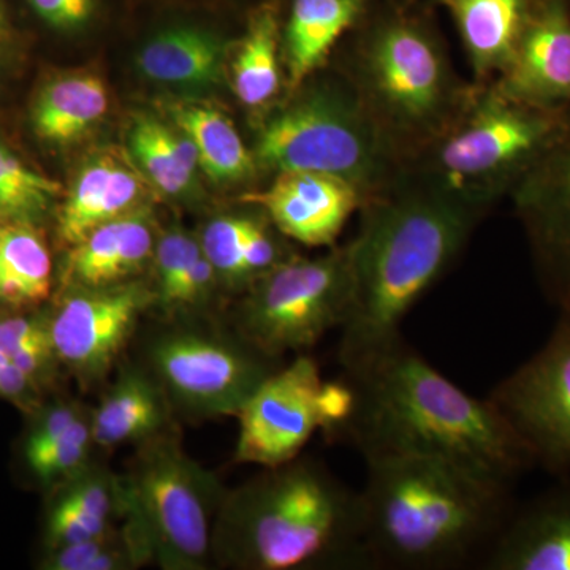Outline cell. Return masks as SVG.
I'll list each match as a JSON object with an SVG mask.
<instances>
[{
  "mask_svg": "<svg viewBox=\"0 0 570 570\" xmlns=\"http://www.w3.org/2000/svg\"><path fill=\"white\" fill-rule=\"evenodd\" d=\"M151 307H156V295L141 283L70 287L48 318L59 363L82 385L102 381Z\"/></svg>",
  "mask_w": 570,
  "mask_h": 570,
  "instance_id": "13",
  "label": "cell"
},
{
  "mask_svg": "<svg viewBox=\"0 0 570 570\" xmlns=\"http://www.w3.org/2000/svg\"><path fill=\"white\" fill-rule=\"evenodd\" d=\"M50 250L31 223L0 225V299L39 305L51 294Z\"/></svg>",
  "mask_w": 570,
  "mask_h": 570,
  "instance_id": "27",
  "label": "cell"
},
{
  "mask_svg": "<svg viewBox=\"0 0 570 570\" xmlns=\"http://www.w3.org/2000/svg\"><path fill=\"white\" fill-rule=\"evenodd\" d=\"M239 200L261 208L285 238L309 247L335 246L352 214L366 204L352 184L314 171H281L268 187Z\"/></svg>",
  "mask_w": 570,
  "mask_h": 570,
  "instance_id": "15",
  "label": "cell"
},
{
  "mask_svg": "<svg viewBox=\"0 0 570 570\" xmlns=\"http://www.w3.org/2000/svg\"><path fill=\"white\" fill-rule=\"evenodd\" d=\"M491 403L508 420L535 464L570 471V311L546 346L494 389Z\"/></svg>",
  "mask_w": 570,
  "mask_h": 570,
  "instance_id": "12",
  "label": "cell"
},
{
  "mask_svg": "<svg viewBox=\"0 0 570 570\" xmlns=\"http://www.w3.org/2000/svg\"><path fill=\"white\" fill-rule=\"evenodd\" d=\"M224 41L197 28H174L157 33L138 56V67L149 80L164 85L205 88L220 81Z\"/></svg>",
  "mask_w": 570,
  "mask_h": 570,
  "instance_id": "23",
  "label": "cell"
},
{
  "mask_svg": "<svg viewBox=\"0 0 570 570\" xmlns=\"http://www.w3.org/2000/svg\"><path fill=\"white\" fill-rule=\"evenodd\" d=\"M96 448L91 431V414L75 422L62 438L43 448L24 452L32 474L43 483L63 482L88 466Z\"/></svg>",
  "mask_w": 570,
  "mask_h": 570,
  "instance_id": "32",
  "label": "cell"
},
{
  "mask_svg": "<svg viewBox=\"0 0 570 570\" xmlns=\"http://www.w3.org/2000/svg\"><path fill=\"white\" fill-rule=\"evenodd\" d=\"M348 37L344 77L407 170L460 115L474 85L460 80L419 0H373Z\"/></svg>",
  "mask_w": 570,
  "mask_h": 570,
  "instance_id": "5",
  "label": "cell"
},
{
  "mask_svg": "<svg viewBox=\"0 0 570 570\" xmlns=\"http://www.w3.org/2000/svg\"><path fill=\"white\" fill-rule=\"evenodd\" d=\"M279 6L276 0H268L250 13L232 66V86L247 108H264L279 94Z\"/></svg>",
  "mask_w": 570,
  "mask_h": 570,
  "instance_id": "26",
  "label": "cell"
},
{
  "mask_svg": "<svg viewBox=\"0 0 570 570\" xmlns=\"http://www.w3.org/2000/svg\"><path fill=\"white\" fill-rule=\"evenodd\" d=\"M32 10L56 29L80 28L92 17L94 0H29Z\"/></svg>",
  "mask_w": 570,
  "mask_h": 570,
  "instance_id": "37",
  "label": "cell"
},
{
  "mask_svg": "<svg viewBox=\"0 0 570 570\" xmlns=\"http://www.w3.org/2000/svg\"><path fill=\"white\" fill-rule=\"evenodd\" d=\"M130 146L138 163L160 193L181 197L193 186V171L179 160L175 132L151 118L137 119L130 132Z\"/></svg>",
  "mask_w": 570,
  "mask_h": 570,
  "instance_id": "29",
  "label": "cell"
},
{
  "mask_svg": "<svg viewBox=\"0 0 570 570\" xmlns=\"http://www.w3.org/2000/svg\"><path fill=\"white\" fill-rule=\"evenodd\" d=\"M449 11L475 85L497 80L508 66L534 0H436Z\"/></svg>",
  "mask_w": 570,
  "mask_h": 570,
  "instance_id": "19",
  "label": "cell"
},
{
  "mask_svg": "<svg viewBox=\"0 0 570 570\" xmlns=\"http://www.w3.org/2000/svg\"><path fill=\"white\" fill-rule=\"evenodd\" d=\"M153 220L141 208L94 228L67 258L70 287L102 288L140 275L156 250ZM69 287V288H70Z\"/></svg>",
  "mask_w": 570,
  "mask_h": 570,
  "instance_id": "18",
  "label": "cell"
},
{
  "mask_svg": "<svg viewBox=\"0 0 570 570\" xmlns=\"http://www.w3.org/2000/svg\"><path fill=\"white\" fill-rule=\"evenodd\" d=\"M7 36V21L6 14H3L2 0H0V41L6 39Z\"/></svg>",
  "mask_w": 570,
  "mask_h": 570,
  "instance_id": "39",
  "label": "cell"
},
{
  "mask_svg": "<svg viewBox=\"0 0 570 570\" xmlns=\"http://www.w3.org/2000/svg\"><path fill=\"white\" fill-rule=\"evenodd\" d=\"M569 119L570 108L521 102L493 82H474L463 110L412 160L406 176L487 212L560 140Z\"/></svg>",
  "mask_w": 570,
  "mask_h": 570,
  "instance_id": "6",
  "label": "cell"
},
{
  "mask_svg": "<svg viewBox=\"0 0 570 570\" xmlns=\"http://www.w3.org/2000/svg\"><path fill=\"white\" fill-rule=\"evenodd\" d=\"M168 115L197 146L200 167L217 183H243L253 178L258 165L235 124L212 105L170 104Z\"/></svg>",
  "mask_w": 570,
  "mask_h": 570,
  "instance_id": "24",
  "label": "cell"
},
{
  "mask_svg": "<svg viewBox=\"0 0 570 570\" xmlns=\"http://www.w3.org/2000/svg\"><path fill=\"white\" fill-rule=\"evenodd\" d=\"M254 214H225L206 225L198 239L205 257L212 262L219 283L228 287L247 288L253 285L246 264V239Z\"/></svg>",
  "mask_w": 570,
  "mask_h": 570,
  "instance_id": "31",
  "label": "cell"
},
{
  "mask_svg": "<svg viewBox=\"0 0 570 570\" xmlns=\"http://www.w3.org/2000/svg\"><path fill=\"white\" fill-rule=\"evenodd\" d=\"M171 406L156 377L146 367L122 366L102 403L91 412L96 448L140 444L170 423Z\"/></svg>",
  "mask_w": 570,
  "mask_h": 570,
  "instance_id": "21",
  "label": "cell"
},
{
  "mask_svg": "<svg viewBox=\"0 0 570 570\" xmlns=\"http://www.w3.org/2000/svg\"><path fill=\"white\" fill-rule=\"evenodd\" d=\"M360 212L358 234L347 245L355 298L341 328L344 370L403 340L404 317L452 266L485 214L409 176Z\"/></svg>",
  "mask_w": 570,
  "mask_h": 570,
  "instance_id": "2",
  "label": "cell"
},
{
  "mask_svg": "<svg viewBox=\"0 0 570 570\" xmlns=\"http://www.w3.org/2000/svg\"><path fill=\"white\" fill-rule=\"evenodd\" d=\"M351 407L346 384H326L317 363L298 354L265 379L239 419L235 461L275 468L299 456L318 428L340 430Z\"/></svg>",
  "mask_w": 570,
  "mask_h": 570,
  "instance_id": "11",
  "label": "cell"
},
{
  "mask_svg": "<svg viewBox=\"0 0 570 570\" xmlns=\"http://www.w3.org/2000/svg\"><path fill=\"white\" fill-rule=\"evenodd\" d=\"M142 184L138 175L112 157H99L86 165L63 202L58 235L75 246L94 228L138 209Z\"/></svg>",
  "mask_w": 570,
  "mask_h": 570,
  "instance_id": "22",
  "label": "cell"
},
{
  "mask_svg": "<svg viewBox=\"0 0 570 570\" xmlns=\"http://www.w3.org/2000/svg\"><path fill=\"white\" fill-rule=\"evenodd\" d=\"M88 414L77 403H59L43 412L39 422L32 428L26 441L24 452L51 444L56 439L62 438L75 422Z\"/></svg>",
  "mask_w": 570,
  "mask_h": 570,
  "instance_id": "35",
  "label": "cell"
},
{
  "mask_svg": "<svg viewBox=\"0 0 570 570\" xmlns=\"http://www.w3.org/2000/svg\"><path fill=\"white\" fill-rule=\"evenodd\" d=\"M483 564L490 570H570V482L510 513Z\"/></svg>",
  "mask_w": 570,
  "mask_h": 570,
  "instance_id": "17",
  "label": "cell"
},
{
  "mask_svg": "<svg viewBox=\"0 0 570 570\" xmlns=\"http://www.w3.org/2000/svg\"><path fill=\"white\" fill-rule=\"evenodd\" d=\"M37 385L33 384L29 376H26L20 367L14 366L13 363H0V397H7L11 401H20V403H29L32 397L33 390Z\"/></svg>",
  "mask_w": 570,
  "mask_h": 570,
  "instance_id": "38",
  "label": "cell"
},
{
  "mask_svg": "<svg viewBox=\"0 0 570 570\" xmlns=\"http://www.w3.org/2000/svg\"><path fill=\"white\" fill-rule=\"evenodd\" d=\"M346 374L343 428L365 459L436 456L508 485L535 464L490 400L468 395L403 340Z\"/></svg>",
  "mask_w": 570,
  "mask_h": 570,
  "instance_id": "1",
  "label": "cell"
},
{
  "mask_svg": "<svg viewBox=\"0 0 570 570\" xmlns=\"http://www.w3.org/2000/svg\"><path fill=\"white\" fill-rule=\"evenodd\" d=\"M239 570L370 568L362 502L314 460L265 468L225 491L213 531V561Z\"/></svg>",
  "mask_w": 570,
  "mask_h": 570,
  "instance_id": "4",
  "label": "cell"
},
{
  "mask_svg": "<svg viewBox=\"0 0 570 570\" xmlns=\"http://www.w3.org/2000/svg\"><path fill=\"white\" fill-rule=\"evenodd\" d=\"M258 129V168L314 171L355 186L366 204L406 176L395 149L367 115L347 78L295 89ZM365 204V205H366Z\"/></svg>",
  "mask_w": 570,
  "mask_h": 570,
  "instance_id": "7",
  "label": "cell"
},
{
  "mask_svg": "<svg viewBox=\"0 0 570 570\" xmlns=\"http://www.w3.org/2000/svg\"><path fill=\"white\" fill-rule=\"evenodd\" d=\"M111 521L94 519L88 513L62 504L52 502L47 519V546L50 550L73 546L85 540L99 538L112 530Z\"/></svg>",
  "mask_w": 570,
  "mask_h": 570,
  "instance_id": "34",
  "label": "cell"
},
{
  "mask_svg": "<svg viewBox=\"0 0 570 570\" xmlns=\"http://www.w3.org/2000/svg\"><path fill=\"white\" fill-rule=\"evenodd\" d=\"M373 0H291L283 45L288 91H295L326 62L358 24Z\"/></svg>",
  "mask_w": 570,
  "mask_h": 570,
  "instance_id": "20",
  "label": "cell"
},
{
  "mask_svg": "<svg viewBox=\"0 0 570 570\" xmlns=\"http://www.w3.org/2000/svg\"><path fill=\"white\" fill-rule=\"evenodd\" d=\"M119 485L122 517L149 561L164 570L208 568L225 491L184 452L175 433L165 430L140 442Z\"/></svg>",
  "mask_w": 570,
  "mask_h": 570,
  "instance_id": "8",
  "label": "cell"
},
{
  "mask_svg": "<svg viewBox=\"0 0 570 570\" xmlns=\"http://www.w3.org/2000/svg\"><path fill=\"white\" fill-rule=\"evenodd\" d=\"M50 340L48 321L22 316L7 317L0 321V352L9 356V360L22 347Z\"/></svg>",
  "mask_w": 570,
  "mask_h": 570,
  "instance_id": "36",
  "label": "cell"
},
{
  "mask_svg": "<svg viewBox=\"0 0 570 570\" xmlns=\"http://www.w3.org/2000/svg\"><path fill=\"white\" fill-rule=\"evenodd\" d=\"M149 562L140 540L135 538L129 524L122 530L50 550L41 568L48 570H127Z\"/></svg>",
  "mask_w": 570,
  "mask_h": 570,
  "instance_id": "28",
  "label": "cell"
},
{
  "mask_svg": "<svg viewBox=\"0 0 570 570\" xmlns=\"http://www.w3.org/2000/svg\"><path fill=\"white\" fill-rule=\"evenodd\" d=\"M491 82L521 102L570 108L569 0L532 2L512 58Z\"/></svg>",
  "mask_w": 570,
  "mask_h": 570,
  "instance_id": "16",
  "label": "cell"
},
{
  "mask_svg": "<svg viewBox=\"0 0 570 570\" xmlns=\"http://www.w3.org/2000/svg\"><path fill=\"white\" fill-rule=\"evenodd\" d=\"M354 298L347 245L322 257H292L247 288L234 330L269 358L305 354L330 330L346 325Z\"/></svg>",
  "mask_w": 570,
  "mask_h": 570,
  "instance_id": "9",
  "label": "cell"
},
{
  "mask_svg": "<svg viewBox=\"0 0 570 570\" xmlns=\"http://www.w3.org/2000/svg\"><path fill=\"white\" fill-rule=\"evenodd\" d=\"M365 461L358 493L370 568H460L489 551L508 523V483L436 456Z\"/></svg>",
  "mask_w": 570,
  "mask_h": 570,
  "instance_id": "3",
  "label": "cell"
},
{
  "mask_svg": "<svg viewBox=\"0 0 570 570\" xmlns=\"http://www.w3.org/2000/svg\"><path fill=\"white\" fill-rule=\"evenodd\" d=\"M145 354L146 370L164 389L171 409L197 419L238 415L279 367L277 360L258 352L235 330L212 332L189 322L154 333Z\"/></svg>",
  "mask_w": 570,
  "mask_h": 570,
  "instance_id": "10",
  "label": "cell"
},
{
  "mask_svg": "<svg viewBox=\"0 0 570 570\" xmlns=\"http://www.w3.org/2000/svg\"><path fill=\"white\" fill-rule=\"evenodd\" d=\"M107 110L104 81L92 75H73L41 89L32 107V126L41 140L67 145L102 121Z\"/></svg>",
  "mask_w": 570,
  "mask_h": 570,
  "instance_id": "25",
  "label": "cell"
},
{
  "mask_svg": "<svg viewBox=\"0 0 570 570\" xmlns=\"http://www.w3.org/2000/svg\"><path fill=\"white\" fill-rule=\"evenodd\" d=\"M200 254V242L179 227L170 228L157 239L153 257L156 288L153 291L156 307L165 316H174L179 287Z\"/></svg>",
  "mask_w": 570,
  "mask_h": 570,
  "instance_id": "33",
  "label": "cell"
},
{
  "mask_svg": "<svg viewBox=\"0 0 570 570\" xmlns=\"http://www.w3.org/2000/svg\"><path fill=\"white\" fill-rule=\"evenodd\" d=\"M512 197L547 291L561 311H570V119Z\"/></svg>",
  "mask_w": 570,
  "mask_h": 570,
  "instance_id": "14",
  "label": "cell"
},
{
  "mask_svg": "<svg viewBox=\"0 0 570 570\" xmlns=\"http://www.w3.org/2000/svg\"><path fill=\"white\" fill-rule=\"evenodd\" d=\"M61 194V186L26 167L18 157L0 146V214L13 220L31 223L47 212Z\"/></svg>",
  "mask_w": 570,
  "mask_h": 570,
  "instance_id": "30",
  "label": "cell"
}]
</instances>
